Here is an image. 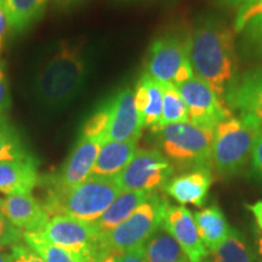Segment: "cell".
<instances>
[{"instance_id":"6da1fadb","label":"cell","mask_w":262,"mask_h":262,"mask_svg":"<svg viewBox=\"0 0 262 262\" xmlns=\"http://www.w3.org/2000/svg\"><path fill=\"white\" fill-rule=\"evenodd\" d=\"M189 61L194 77L225 101L226 91L238 71L233 28L216 16L199 18L189 37Z\"/></svg>"},{"instance_id":"7a4b0ae2","label":"cell","mask_w":262,"mask_h":262,"mask_svg":"<svg viewBox=\"0 0 262 262\" xmlns=\"http://www.w3.org/2000/svg\"><path fill=\"white\" fill-rule=\"evenodd\" d=\"M88 75L86 55L81 47L63 42L42 61L34 80V93L42 106H67L83 89Z\"/></svg>"},{"instance_id":"3957f363","label":"cell","mask_w":262,"mask_h":262,"mask_svg":"<svg viewBox=\"0 0 262 262\" xmlns=\"http://www.w3.org/2000/svg\"><path fill=\"white\" fill-rule=\"evenodd\" d=\"M122 192L114 178L90 176L67 191H51L45 204L50 216L66 215L77 220L94 224Z\"/></svg>"},{"instance_id":"277c9868","label":"cell","mask_w":262,"mask_h":262,"mask_svg":"<svg viewBox=\"0 0 262 262\" xmlns=\"http://www.w3.org/2000/svg\"><path fill=\"white\" fill-rule=\"evenodd\" d=\"M169 205L164 196L156 192L150 193L129 219L100 237V253L104 256H116L145 245L163 226L164 216Z\"/></svg>"},{"instance_id":"5b68a950","label":"cell","mask_w":262,"mask_h":262,"mask_svg":"<svg viewBox=\"0 0 262 262\" xmlns=\"http://www.w3.org/2000/svg\"><path fill=\"white\" fill-rule=\"evenodd\" d=\"M157 134L162 153L173 168L192 170L212 166L214 130L187 122L170 124Z\"/></svg>"},{"instance_id":"8992f818","label":"cell","mask_w":262,"mask_h":262,"mask_svg":"<svg viewBox=\"0 0 262 262\" xmlns=\"http://www.w3.org/2000/svg\"><path fill=\"white\" fill-rule=\"evenodd\" d=\"M256 127L239 117H231L214 129L212 166L222 176H233L247 165L251 156Z\"/></svg>"},{"instance_id":"52a82bcc","label":"cell","mask_w":262,"mask_h":262,"mask_svg":"<svg viewBox=\"0 0 262 262\" xmlns=\"http://www.w3.org/2000/svg\"><path fill=\"white\" fill-rule=\"evenodd\" d=\"M175 168L158 149H140L117 176L122 191L155 192L172 178Z\"/></svg>"},{"instance_id":"ba28073f","label":"cell","mask_w":262,"mask_h":262,"mask_svg":"<svg viewBox=\"0 0 262 262\" xmlns=\"http://www.w3.org/2000/svg\"><path fill=\"white\" fill-rule=\"evenodd\" d=\"M38 234L52 244L83 255L89 262L98 253L100 235L94 224H88L70 216H52Z\"/></svg>"},{"instance_id":"9c48e42d","label":"cell","mask_w":262,"mask_h":262,"mask_svg":"<svg viewBox=\"0 0 262 262\" xmlns=\"http://www.w3.org/2000/svg\"><path fill=\"white\" fill-rule=\"evenodd\" d=\"M178 90L187 106L188 122L196 126L214 130L221 122L233 117L225 101L196 77L179 85Z\"/></svg>"},{"instance_id":"30bf717a","label":"cell","mask_w":262,"mask_h":262,"mask_svg":"<svg viewBox=\"0 0 262 262\" xmlns=\"http://www.w3.org/2000/svg\"><path fill=\"white\" fill-rule=\"evenodd\" d=\"M189 60V37L186 34L163 35L150 45L146 73L163 84H173L180 67Z\"/></svg>"},{"instance_id":"8fae6325","label":"cell","mask_w":262,"mask_h":262,"mask_svg":"<svg viewBox=\"0 0 262 262\" xmlns=\"http://www.w3.org/2000/svg\"><path fill=\"white\" fill-rule=\"evenodd\" d=\"M232 112L260 131L262 125V67L237 75L225 94Z\"/></svg>"},{"instance_id":"7c38bea8","label":"cell","mask_w":262,"mask_h":262,"mask_svg":"<svg viewBox=\"0 0 262 262\" xmlns=\"http://www.w3.org/2000/svg\"><path fill=\"white\" fill-rule=\"evenodd\" d=\"M162 227L180 244L189 262L208 258V249L202 243L194 217L187 208L169 205Z\"/></svg>"},{"instance_id":"4fadbf2b","label":"cell","mask_w":262,"mask_h":262,"mask_svg":"<svg viewBox=\"0 0 262 262\" xmlns=\"http://www.w3.org/2000/svg\"><path fill=\"white\" fill-rule=\"evenodd\" d=\"M103 142L106 141L80 136L67 158V162L64 163L60 175L57 176L52 191H67L90 178L91 170Z\"/></svg>"},{"instance_id":"5bb4252c","label":"cell","mask_w":262,"mask_h":262,"mask_svg":"<svg viewBox=\"0 0 262 262\" xmlns=\"http://www.w3.org/2000/svg\"><path fill=\"white\" fill-rule=\"evenodd\" d=\"M111 102V122L107 140L137 141L143 129L135 104L134 91L125 88L114 96Z\"/></svg>"},{"instance_id":"9a60e30c","label":"cell","mask_w":262,"mask_h":262,"mask_svg":"<svg viewBox=\"0 0 262 262\" xmlns=\"http://www.w3.org/2000/svg\"><path fill=\"white\" fill-rule=\"evenodd\" d=\"M0 212L19 231L39 233L48 225L50 216L32 194L6 195L0 198Z\"/></svg>"},{"instance_id":"2e32d148","label":"cell","mask_w":262,"mask_h":262,"mask_svg":"<svg viewBox=\"0 0 262 262\" xmlns=\"http://www.w3.org/2000/svg\"><path fill=\"white\" fill-rule=\"evenodd\" d=\"M212 181L210 168H196L171 178L163 189L180 204L203 206Z\"/></svg>"},{"instance_id":"e0dca14e","label":"cell","mask_w":262,"mask_h":262,"mask_svg":"<svg viewBox=\"0 0 262 262\" xmlns=\"http://www.w3.org/2000/svg\"><path fill=\"white\" fill-rule=\"evenodd\" d=\"M38 183L37 162L31 156L0 163V193L5 196L32 194Z\"/></svg>"},{"instance_id":"ac0fdd59","label":"cell","mask_w":262,"mask_h":262,"mask_svg":"<svg viewBox=\"0 0 262 262\" xmlns=\"http://www.w3.org/2000/svg\"><path fill=\"white\" fill-rule=\"evenodd\" d=\"M137 141H110L103 142L90 176L117 178L137 152Z\"/></svg>"},{"instance_id":"d6986e66","label":"cell","mask_w":262,"mask_h":262,"mask_svg":"<svg viewBox=\"0 0 262 262\" xmlns=\"http://www.w3.org/2000/svg\"><path fill=\"white\" fill-rule=\"evenodd\" d=\"M134 96L143 127H150L155 133L162 117L163 83L143 73L136 85Z\"/></svg>"},{"instance_id":"ffe728a7","label":"cell","mask_w":262,"mask_h":262,"mask_svg":"<svg viewBox=\"0 0 262 262\" xmlns=\"http://www.w3.org/2000/svg\"><path fill=\"white\" fill-rule=\"evenodd\" d=\"M152 192L122 191L114 199L112 204L103 212V215L94 222L95 228L100 237L122 225L133 212L146 201Z\"/></svg>"},{"instance_id":"44dd1931","label":"cell","mask_w":262,"mask_h":262,"mask_svg":"<svg viewBox=\"0 0 262 262\" xmlns=\"http://www.w3.org/2000/svg\"><path fill=\"white\" fill-rule=\"evenodd\" d=\"M193 217L202 243L210 251L215 250L227 238L232 229L217 205H211L196 211Z\"/></svg>"},{"instance_id":"7402d4cb","label":"cell","mask_w":262,"mask_h":262,"mask_svg":"<svg viewBox=\"0 0 262 262\" xmlns=\"http://www.w3.org/2000/svg\"><path fill=\"white\" fill-rule=\"evenodd\" d=\"M147 262H189L172 235L160 227L145 244Z\"/></svg>"},{"instance_id":"603a6c76","label":"cell","mask_w":262,"mask_h":262,"mask_svg":"<svg viewBox=\"0 0 262 262\" xmlns=\"http://www.w3.org/2000/svg\"><path fill=\"white\" fill-rule=\"evenodd\" d=\"M49 0H4L9 26L14 31L27 28L42 14Z\"/></svg>"},{"instance_id":"cb8c5ba5","label":"cell","mask_w":262,"mask_h":262,"mask_svg":"<svg viewBox=\"0 0 262 262\" xmlns=\"http://www.w3.org/2000/svg\"><path fill=\"white\" fill-rule=\"evenodd\" d=\"M24 241L45 262H89L83 255L52 244L38 233L25 232Z\"/></svg>"},{"instance_id":"d4e9b609","label":"cell","mask_w":262,"mask_h":262,"mask_svg":"<svg viewBox=\"0 0 262 262\" xmlns=\"http://www.w3.org/2000/svg\"><path fill=\"white\" fill-rule=\"evenodd\" d=\"M188 122V110L178 86L173 84H163V108L157 131L162 127L176 123Z\"/></svg>"},{"instance_id":"484cf974","label":"cell","mask_w":262,"mask_h":262,"mask_svg":"<svg viewBox=\"0 0 262 262\" xmlns=\"http://www.w3.org/2000/svg\"><path fill=\"white\" fill-rule=\"evenodd\" d=\"M212 262H253V255L244 238L235 229H231L227 238L211 251Z\"/></svg>"},{"instance_id":"4316f807","label":"cell","mask_w":262,"mask_h":262,"mask_svg":"<svg viewBox=\"0 0 262 262\" xmlns=\"http://www.w3.org/2000/svg\"><path fill=\"white\" fill-rule=\"evenodd\" d=\"M28 156L15 127L5 119V117H0V163L26 158Z\"/></svg>"},{"instance_id":"83f0119b","label":"cell","mask_w":262,"mask_h":262,"mask_svg":"<svg viewBox=\"0 0 262 262\" xmlns=\"http://www.w3.org/2000/svg\"><path fill=\"white\" fill-rule=\"evenodd\" d=\"M111 122V102L101 106L96 112L91 114L81 129V137L107 141L108 129Z\"/></svg>"},{"instance_id":"f1b7e54d","label":"cell","mask_w":262,"mask_h":262,"mask_svg":"<svg viewBox=\"0 0 262 262\" xmlns=\"http://www.w3.org/2000/svg\"><path fill=\"white\" fill-rule=\"evenodd\" d=\"M241 33L245 50L251 56L262 58V16L249 21Z\"/></svg>"},{"instance_id":"f546056e","label":"cell","mask_w":262,"mask_h":262,"mask_svg":"<svg viewBox=\"0 0 262 262\" xmlns=\"http://www.w3.org/2000/svg\"><path fill=\"white\" fill-rule=\"evenodd\" d=\"M22 239H24V232L14 227L0 212V250L19 244Z\"/></svg>"},{"instance_id":"4dcf8cb0","label":"cell","mask_w":262,"mask_h":262,"mask_svg":"<svg viewBox=\"0 0 262 262\" xmlns=\"http://www.w3.org/2000/svg\"><path fill=\"white\" fill-rule=\"evenodd\" d=\"M257 16H262V0H256L253 4H249L239 9L234 21V31L241 33L248 25V22L257 17Z\"/></svg>"},{"instance_id":"1f68e13d","label":"cell","mask_w":262,"mask_h":262,"mask_svg":"<svg viewBox=\"0 0 262 262\" xmlns=\"http://www.w3.org/2000/svg\"><path fill=\"white\" fill-rule=\"evenodd\" d=\"M10 254H11L12 262H45L35 251L21 243L14 245Z\"/></svg>"},{"instance_id":"d6a6232c","label":"cell","mask_w":262,"mask_h":262,"mask_svg":"<svg viewBox=\"0 0 262 262\" xmlns=\"http://www.w3.org/2000/svg\"><path fill=\"white\" fill-rule=\"evenodd\" d=\"M251 171L256 178L262 180V131L255 140L253 150H251Z\"/></svg>"},{"instance_id":"836d02e7","label":"cell","mask_w":262,"mask_h":262,"mask_svg":"<svg viewBox=\"0 0 262 262\" xmlns=\"http://www.w3.org/2000/svg\"><path fill=\"white\" fill-rule=\"evenodd\" d=\"M113 262H147L145 256V245L116 255L113 258Z\"/></svg>"},{"instance_id":"e575fe53","label":"cell","mask_w":262,"mask_h":262,"mask_svg":"<svg viewBox=\"0 0 262 262\" xmlns=\"http://www.w3.org/2000/svg\"><path fill=\"white\" fill-rule=\"evenodd\" d=\"M10 104V94H9V84L6 80L5 73L3 68L0 67V117H4L3 114L9 108Z\"/></svg>"},{"instance_id":"d590c367","label":"cell","mask_w":262,"mask_h":262,"mask_svg":"<svg viewBox=\"0 0 262 262\" xmlns=\"http://www.w3.org/2000/svg\"><path fill=\"white\" fill-rule=\"evenodd\" d=\"M9 27V18L5 9V3L4 0H0V52H2L3 45H4V39Z\"/></svg>"},{"instance_id":"8d00e7d4","label":"cell","mask_w":262,"mask_h":262,"mask_svg":"<svg viewBox=\"0 0 262 262\" xmlns=\"http://www.w3.org/2000/svg\"><path fill=\"white\" fill-rule=\"evenodd\" d=\"M247 208L253 212L257 226L260 227V229H262V201H258L256 203H254V204L247 205Z\"/></svg>"},{"instance_id":"74e56055","label":"cell","mask_w":262,"mask_h":262,"mask_svg":"<svg viewBox=\"0 0 262 262\" xmlns=\"http://www.w3.org/2000/svg\"><path fill=\"white\" fill-rule=\"evenodd\" d=\"M216 2H219L220 4L225 6H228V8L242 9L249 4H253L256 0H216Z\"/></svg>"},{"instance_id":"f35d334b","label":"cell","mask_w":262,"mask_h":262,"mask_svg":"<svg viewBox=\"0 0 262 262\" xmlns=\"http://www.w3.org/2000/svg\"><path fill=\"white\" fill-rule=\"evenodd\" d=\"M54 2L61 6H71L78 4V3L83 2V0H54Z\"/></svg>"},{"instance_id":"ab89813d","label":"cell","mask_w":262,"mask_h":262,"mask_svg":"<svg viewBox=\"0 0 262 262\" xmlns=\"http://www.w3.org/2000/svg\"><path fill=\"white\" fill-rule=\"evenodd\" d=\"M0 262H12L11 254L4 253L3 250H0Z\"/></svg>"},{"instance_id":"60d3db41","label":"cell","mask_w":262,"mask_h":262,"mask_svg":"<svg viewBox=\"0 0 262 262\" xmlns=\"http://www.w3.org/2000/svg\"><path fill=\"white\" fill-rule=\"evenodd\" d=\"M258 254H260V258H261V262H262V237L258 239Z\"/></svg>"},{"instance_id":"b9f144b4","label":"cell","mask_w":262,"mask_h":262,"mask_svg":"<svg viewBox=\"0 0 262 262\" xmlns=\"http://www.w3.org/2000/svg\"><path fill=\"white\" fill-rule=\"evenodd\" d=\"M201 262H212V261L209 260V258H205V260H203V261H201Z\"/></svg>"},{"instance_id":"7bdbcfd3","label":"cell","mask_w":262,"mask_h":262,"mask_svg":"<svg viewBox=\"0 0 262 262\" xmlns=\"http://www.w3.org/2000/svg\"><path fill=\"white\" fill-rule=\"evenodd\" d=\"M260 131H262V125H261V127H260Z\"/></svg>"}]
</instances>
